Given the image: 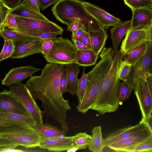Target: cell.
<instances>
[{
  "instance_id": "obj_17",
  "label": "cell",
  "mask_w": 152,
  "mask_h": 152,
  "mask_svg": "<svg viewBox=\"0 0 152 152\" xmlns=\"http://www.w3.org/2000/svg\"><path fill=\"white\" fill-rule=\"evenodd\" d=\"M0 111L23 114L26 111L10 91L0 92Z\"/></svg>"
},
{
  "instance_id": "obj_27",
  "label": "cell",
  "mask_w": 152,
  "mask_h": 152,
  "mask_svg": "<svg viewBox=\"0 0 152 152\" xmlns=\"http://www.w3.org/2000/svg\"><path fill=\"white\" fill-rule=\"evenodd\" d=\"M91 138V135L86 132L78 133L73 136L72 147H76L79 150L85 149L89 146Z\"/></svg>"
},
{
  "instance_id": "obj_54",
  "label": "cell",
  "mask_w": 152,
  "mask_h": 152,
  "mask_svg": "<svg viewBox=\"0 0 152 152\" xmlns=\"http://www.w3.org/2000/svg\"><path fill=\"white\" fill-rule=\"evenodd\" d=\"M79 150L78 148L75 147H73L66 150L67 152H75Z\"/></svg>"
},
{
  "instance_id": "obj_24",
  "label": "cell",
  "mask_w": 152,
  "mask_h": 152,
  "mask_svg": "<svg viewBox=\"0 0 152 152\" xmlns=\"http://www.w3.org/2000/svg\"><path fill=\"white\" fill-rule=\"evenodd\" d=\"M98 55L91 49L85 50H77L76 62L80 66H88L95 65Z\"/></svg>"
},
{
  "instance_id": "obj_52",
  "label": "cell",
  "mask_w": 152,
  "mask_h": 152,
  "mask_svg": "<svg viewBox=\"0 0 152 152\" xmlns=\"http://www.w3.org/2000/svg\"><path fill=\"white\" fill-rule=\"evenodd\" d=\"M144 121L148 125L150 130L152 131V115L146 118H142Z\"/></svg>"
},
{
  "instance_id": "obj_16",
  "label": "cell",
  "mask_w": 152,
  "mask_h": 152,
  "mask_svg": "<svg viewBox=\"0 0 152 152\" xmlns=\"http://www.w3.org/2000/svg\"><path fill=\"white\" fill-rule=\"evenodd\" d=\"M152 137V131L147 128L140 133L124 140L112 143L107 147L115 152L132 146Z\"/></svg>"
},
{
  "instance_id": "obj_11",
  "label": "cell",
  "mask_w": 152,
  "mask_h": 152,
  "mask_svg": "<svg viewBox=\"0 0 152 152\" xmlns=\"http://www.w3.org/2000/svg\"><path fill=\"white\" fill-rule=\"evenodd\" d=\"M147 128L149 127L142 118L138 124L119 129L112 133L103 139V148L107 147L112 143L137 134Z\"/></svg>"
},
{
  "instance_id": "obj_44",
  "label": "cell",
  "mask_w": 152,
  "mask_h": 152,
  "mask_svg": "<svg viewBox=\"0 0 152 152\" xmlns=\"http://www.w3.org/2000/svg\"><path fill=\"white\" fill-rule=\"evenodd\" d=\"M17 145L12 144L2 147L0 148L1 152H24L26 151L20 149H16Z\"/></svg>"
},
{
  "instance_id": "obj_34",
  "label": "cell",
  "mask_w": 152,
  "mask_h": 152,
  "mask_svg": "<svg viewBox=\"0 0 152 152\" xmlns=\"http://www.w3.org/2000/svg\"><path fill=\"white\" fill-rule=\"evenodd\" d=\"M131 65L125 61L122 60L118 71V77L120 80L123 81L129 74Z\"/></svg>"
},
{
  "instance_id": "obj_10",
  "label": "cell",
  "mask_w": 152,
  "mask_h": 152,
  "mask_svg": "<svg viewBox=\"0 0 152 152\" xmlns=\"http://www.w3.org/2000/svg\"><path fill=\"white\" fill-rule=\"evenodd\" d=\"M82 2L88 12L104 29H107L110 26H114L123 22L97 5L83 1Z\"/></svg>"
},
{
  "instance_id": "obj_39",
  "label": "cell",
  "mask_w": 152,
  "mask_h": 152,
  "mask_svg": "<svg viewBox=\"0 0 152 152\" xmlns=\"http://www.w3.org/2000/svg\"><path fill=\"white\" fill-rule=\"evenodd\" d=\"M54 40H44L42 46L41 53L43 56L47 55L51 50L54 43Z\"/></svg>"
},
{
  "instance_id": "obj_18",
  "label": "cell",
  "mask_w": 152,
  "mask_h": 152,
  "mask_svg": "<svg viewBox=\"0 0 152 152\" xmlns=\"http://www.w3.org/2000/svg\"><path fill=\"white\" fill-rule=\"evenodd\" d=\"M88 32L90 40L91 50L98 55L105 45L108 36L107 32L101 26L97 29Z\"/></svg>"
},
{
  "instance_id": "obj_26",
  "label": "cell",
  "mask_w": 152,
  "mask_h": 152,
  "mask_svg": "<svg viewBox=\"0 0 152 152\" xmlns=\"http://www.w3.org/2000/svg\"><path fill=\"white\" fill-rule=\"evenodd\" d=\"M91 136V140L88 147L89 150L93 152H102L103 139L100 126H96L93 129Z\"/></svg>"
},
{
  "instance_id": "obj_38",
  "label": "cell",
  "mask_w": 152,
  "mask_h": 152,
  "mask_svg": "<svg viewBox=\"0 0 152 152\" xmlns=\"http://www.w3.org/2000/svg\"><path fill=\"white\" fill-rule=\"evenodd\" d=\"M23 2L31 10L37 13H41L38 0H23Z\"/></svg>"
},
{
  "instance_id": "obj_3",
  "label": "cell",
  "mask_w": 152,
  "mask_h": 152,
  "mask_svg": "<svg viewBox=\"0 0 152 152\" xmlns=\"http://www.w3.org/2000/svg\"><path fill=\"white\" fill-rule=\"evenodd\" d=\"M53 41L51 50L44 56L47 62L64 65L76 62L77 49L71 41L62 37Z\"/></svg>"
},
{
  "instance_id": "obj_22",
  "label": "cell",
  "mask_w": 152,
  "mask_h": 152,
  "mask_svg": "<svg viewBox=\"0 0 152 152\" xmlns=\"http://www.w3.org/2000/svg\"><path fill=\"white\" fill-rule=\"evenodd\" d=\"M10 13L14 16L23 18L50 21L42 14L38 13L32 10L25 5L23 2L16 8L10 10Z\"/></svg>"
},
{
  "instance_id": "obj_23",
  "label": "cell",
  "mask_w": 152,
  "mask_h": 152,
  "mask_svg": "<svg viewBox=\"0 0 152 152\" xmlns=\"http://www.w3.org/2000/svg\"><path fill=\"white\" fill-rule=\"evenodd\" d=\"M39 133L41 139L57 137H63L65 131L47 124H37L33 126Z\"/></svg>"
},
{
  "instance_id": "obj_46",
  "label": "cell",
  "mask_w": 152,
  "mask_h": 152,
  "mask_svg": "<svg viewBox=\"0 0 152 152\" xmlns=\"http://www.w3.org/2000/svg\"><path fill=\"white\" fill-rule=\"evenodd\" d=\"M80 41L89 49H91V42L88 31H86L84 32Z\"/></svg>"
},
{
  "instance_id": "obj_1",
  "label": "cell",
  "mask_w": 152,
  "mask_h": 152,
  "mask_svg": "<svg viewBox=\"0 0 152 152\" xmlns=\"http://www.w3.org/2000/svg\"><path fill=\"white\" fill-rule=\"evenodd\" d=\"M113 49L104 48L100 54L101 60L87 73L88 80L81 101L77 106V110L85 114L91 108L96 99L102 82L111 63Z\"/></svg>"
},
{
  "instance_id": "obj_35",
  "label": "cell",
  "mask_w": 152,
  "mask_h": 152,
  "mask_svg": "<svg viewBox=\"0 0 152 152\" xmlns=\"http://www.w3.org/2000/svg\"><path fill=\"white\" fill-rule=\"evenodd\" d=\"M19 125L0 117V135Z\"/></svg>"
},
{
  "instance_id": "obj_8",
  "label": "cell",
  "mask_w": 152,
  "mask_h": 152,
  "mask_svg": "<svg viewBox=\"0 0 152 152\" xmlns=\"http://www.w3.org/2000/svg\"><path fill=\"white\" fill-rule=\"evenodd\" d=\"M44 40L40 38L25 36L13 40L14 50L10 58H22L34 54L41 53Z\"/></svg>"
},
{
  "instance_id": "obj_48",
  "label": "cell",
  "mask_w": 152,
  "mask_h": 152,
  "mask_svg": "<svg viewBox=\"0 0 152 152\" xmlns=\"http://www.w3.org/2000/svg\"><path fill=\"white\" fill-rule=\"evenodd\" d=\"M10 41V40H9L4 39V45L2 50L0 53V62L3 60V57L7 51Z\"/></svg>"
},
{
  "instance_id": "obj_41",
  "label": "cell",
  "mask_w": 152,
  "mask_h": 152,
  "mask_svg": "<svg viewBox=\"0 0 152 152\" xmlns=\"http://www.w3.org/2000/svg\"><path fill=\"white\" fill-rule=\"evenodd\" d=\"M3 4L10 10L18 7L20 4L21 0H1Z\"/></svg>"
},
{
  "instance_id": "obj_53",
  "label": "cell",
  "mask_w": 152,
  "mask_h": 152,
  "mask_svg": "<svg viewBox=\"0 0 152 152\" xmlns=\"http://www.w3.org/2000/svg\"><path fill=\"white\" fill-rule=\"evenodd\" d=\"M152 25L147 30L146 42H152Z\"/></svg>"
},
{
  "instance_id": "obj_4",
  "label": "cell",
  "mask_w": 152,
  "mask_h": 152,
  "mask_svg": "<svg viewBox=\"0 0 152 152\" xmlns=\"http://www.w3.org/2000/svg\"><path fill=\"white\" fill-rule=\"evenodd\" d=\"M12 144L26 148L39 146L41 138L39 133L33 126H18L0 135Z\"/></svg>"
},
{
  "instance_id": "obj_43",
  "label": "cell",
  "mask_w": 152,
  "mask_h": 152,
  "mask_svg": "<svg viewBox=\"0 0 152 152\" xmlns=\"http://www.w3.org/2000/svg\"><path fill=\"white\" fill-rule=\"evenodd\" d=\"M59 0H38L39 6L42 11L45 10L49 7L55 4Z\"/></svg>"
},
{
  "instance_id": "obj_29",
  "label": "cell",
  "mask_w": 152,
  "mask_h": 152,
  "mask_svg": "<svg viewBox=\"0 0 152 152\" xmlns=\"http://www.w3.org/2000/svg\"><path fill=\"white\" fill-rule=\"evenodd\" d=\"M88 75L85 72V67L83 69L82 76L80 79H78L76 89V94L79 102H80L83 97L87 85Z\"/></svg>"
},
{
  "instance_id": "obj_49",
  "label": "cell",
  "mask_w": 152,
  "mask_h": 152,
  "mask_svg": "<svg viewBox=\"0 0 152 152\" xmlns=\"http://www.w3.org/2000/svg\"><path fill=\"white\" fill-rule=\"evenodd\" d=\"M73 42L77 50H85L90 49L80 41H74Z\"/></svg>"
},
{
  "instance_id": "obj_36",
  "label": "cell",
  "mask_w": 152,
  "mask_h": 152,
  "mask_svg": "<svg viewBox=\"0 0 152 152\" xmlns=\"http://www.w3.org/2000/svg\"><path fill=\"white\" fill-rule=\"evenodd\" d=\"M10 10L3 4L1 0L0 1V32L4 28V24Z\"/></svg>"
},
{
  "instance_id": "obj_31",
  "label": "cell",
  "mask_w": 152,
  "mask_h": 152,
  "mask_svg": "<svg viewBox=\"0 0 152 152\" xmlns=\"http://www.w3.org/2000/svg\"><path fill=\"white\" fill-rule=\"evenodd\" d=\"M132 91V89L124 82L120 83L118 89V97L120 104L128 99Z\"/></svg>"
},
{
  "instance_id": "obj_13",
  "label": "cell",
  "mask_w": 152,
  "mask_h": 152,
  "mask_svg": "<svg viewBox=\"0 0 152 152\" xmlns=\"http://www.w3.org/2000/svg\"><path fill=\"white\" fill-rule=\"evenodd\" d=\"M40 70L41 69L35 68L32 65L13 68L6 75L4 78L2 80L1 84L9 86L13 83L20 82Z\"/></svg>"
},
{
  "instance_id": "obj_6",
  "label": "cell",
  "mask_w": 152,
  "mask_h": 152,
  "mask_svg": "<svg viewBox=\"0 0 152 152\" xmlns=\"http://www.w3.org/2000/svg\"><path fill=\"white\" fill-rule=\"evenodd\" d=\"M18 24L16 31L29 33H55L62 35L64 29L55 23L50 21L23 18L15 16Z\"/></svg>"
},
{
  "instance_id": "obj_50",
  "label": "cell",
  "mask_w": 152,
  "mask_h": 152,
  "mask_svg": "<svg viewBox=\"0 0 152 152\" xmlns=\"http://www.w3.org/2000/svg\"><path fill=\"white\" fill-rule=\"evenodd\" d=\"M145 79L148 85L150 93L152 94V75L150 74L145 78Z\"/></svg>"
},
{
  "instance_id": "obj_20",
  "label": "cell",
  "mask_w": 152,
  "mask_h": 152,
  "mask_svg": "<svg viewBox=\"0 0 152 152\" xmlns=\"http://www.w3.org/2000/svg\"><path fill=\"white\" fill-rule=\"evenodd\" d=\"M64 71L66 72L67 80V92L72 96L76 94L77 76L80 72V66L76 63L65 64Z\"/></svg>"
},
{
  "instance_id": "obj_2",
  "label": "cell",
  "mask_w": 152,
  "mask_h": 152,
  "mask_svg": "<svg viewBox=\"0 0 152 152\" xmlns=\"http://www.w3.org/2000/svg\"><path fill=\"white\" fill-rule=\"evenodd\" d=\"M56 19L68 26L79 21L87 31L96 29L101 26L79 0H59L52 7Z\"/></svg>"
},
{
  "instance_id": "obj_45",
  "label": "cell",
  "mask_w": 152,
  "mask_h": 152,
  "mask_svg": "<svg viewBox=\"0 0 152 152\" xmlns=\"http://www.w3.org/2000/svg\"><path fill=\"white\" fill-rule=\"evenodd\" d=\"M82 25L79 21H77L68 26L67 30L72 32V36H73Z\"/></svg>"
},
{
  "instance_id": "obj_12",
  "label": "cell",
  "mask_w": 152,
  "mask_h": 152,
  "mask_svg": "<svg viewBox=\"0 0 152 152\" xmlns=\"http://www.w3.org/2000/svg\"><path fill=\"white\" fill-rule=\"evenodd\" d=\"M147 30L130 28L123 40L120 50L124 54L128 53L143 42H146Z\"/></svg>"
},
{
  "instance_id": "obj_7",
  "label": "cell",
  "mask_w": 152,
  "mask_h": 152,
  "mask_svg": "<svg viewBox=\"0 0 152 152\" xmlns=\"http://www.w3.org/2000/svg\"><path fill=\"white\" fill-rule=\"evenodd\" d=\"M146 52L134 64L131 65L130 71L122 81L132 89L136 81L140 78H145L152 74V42H146Z\"/></svg>"
},
{
  "instance_id": "obj_5",
  "label": "cell",
  "mask_w": 152,
  "mask_h": 152,
  "mask_svg": "<svg viewBox=\"0 0 152 152\" xmlns=\"http://www.w3.org/2000/svg\"><path fill=\"white\" fill-rule=\"evenodd\" d=\"M8 86L11 93L34 119L37 124H43L42 111L25 85L20 82Z\"/></svg>"
},
{
  "instance_id": "obj_40",
  "label": "cell",
  "mask_w": 152,
  "mask_h": 152,
  "mask_svg": "<svg viewBox=\"0 0 152 152\" xmlns=\"http://www.w3.org/2000/svg\"><path fill=\"white\" fill-rule=\"evenodd\" d=\"M67 86L66 73L64 71L61 75L60 83V89L62 94L67 92Z\"/></svg>"
},
{
  "instance_id": "obj_30",
  "label": "cell",
  "mask_w": 152,
  "mask_h": 152,
  "mask_svg": "<svg viewBox=\"0 0 152 152\" xmlns=\"http://www.w3.org/2000/svg\"><path fill=\"white\" fill-rule=\"evenodd\" d=\"M132 10L140 8L152 9V0H124Z\"/></svg>"
},
{
  "instance_id": "obj_33",
  "label": "cell",
  "mask_w": 152,
  "mask_h": 152,
  "mask_svg": "<svg viewBox=\"0 0 152 152\" xmlns=\"http://www.w3.org/2000/svg\"><path fill=\"white\" fill-rule=\"evenodd\" d=\"M18 32L23 36L37 38L44 40L47 39L55 40L57 39V36L58 35L55 33H29Z\"/></svg>"
},
{
  "instance_id": "obj_47",
  "label": "cell",
  "mask_w": 152,
  "mask_h": 152,
  "mask_svg": "<svg viewBox=\"0 0 152 152\" xmlns=\"http://www.w3.org/2000/svg\"><path fill=\"white\" fill-rule=\"evenodd\" d=\"M14 46L12 40H10L7 51L4 55L3 60L10 57L14 51Z\"/></svg>"
},
{
  "instance_id": "obj_21",
  "label": "cell",
  "mask_w": 152,
  "mask_h": 152,
  "mask_svg": "<svg viewBox=\"0 0 152 152\" xmlns=\"http://www.w3.org/2000/svg\"><path fill=\"white\" fill-rule=\"evenodd\" d=\"M131 25V20H129L123 22L110 28V37L114 50H117L121 40L130 28Z\"/></svg>"
},
{
  "instance_id": "obj_19",
  "label": "cell",
  "mask_w": 152,
  "mask_h": 152,
  "mask_svg": "<svg viewBox=\"0 0 152 152\" xmlns=\"http://www.w3.org/2000/svg\"><path fill=\"white\" fill-rule=\"evenodd\" d=\"M0 117L20 126H34L37 124L27 112L23 114L0 111Z\"/></svg>"
},
{
  "instance_id": "obj_15",
  "label": "cell",
  "mask_w": 152,
  "mask_h": 152,
  "mask_svg": "<svg viewBox=\"0 0 152 152\" xmlns=\"http://www.w3.org/2000/svg\"><path fill=\"white\" fill-rule=\"evenodd\" d=\"M132 11V16L130 28L147 30L152 25V9L140 8Z\"/></svg>"
},
{
  "instance_id": "obj_25",
  "label": "cell",
  "mask_w": 152,
  "mask_h": 152,
  "mask_svg": "<svg viewBox=\"0 0 152 152\" xmlns=\"http://www.w3.org/2000/svg\"><path fill=\"white\" fill-rule=\"evenodd\" d=\"M148 45L146 42L142 43L130 52L123 54V59L132 65L134 64L146 52Z\"/></svg>"
},
{
  "instance_id": "obj_42",
  "label": "cell",
  "mask_w": 152,
  "mask_h": 152,
  "mask_svg": "<svg viewBox=\"0 0 152 152\" xmlns=\"http://www.w3.org/2000/svg\"><path fill=\"white\" fill-rule=\"evenodd\" d=\"M86 31L87 30L84 26L82 24L75 35L71 36L72 41L73 42L76 41H80L84 32Z\"/></svg>"
},
{
  "instance_id": "obj_37",
  "label": "cell",
  "mask_w": 152,
  "mask_h": 152,
  "mask_svg": "<svg viewBox=\"0 0 152 152\" xmlns=\"http://www.w3.org/2000/svg\"><path fill=\"white\" fill-rule=\"evenodd\" d=\"M4 27L14 30L18 29V25L15 16L10 13L8 14L4 24Z\"/></svg>"
},
{
  "instance_id": "obj_32",
  "label": "cell",
  "mask_w": 152,
  "mask_h": 152,
  "mask_svg": "<svg viewBox=\"0 0 152 152\" xmlns=\"http://www.w3.org/2000/svg\"><path fill=\"white\" fill-rule=\"evenodd\" d=\"M23 35L18 31L4 28L0 32V36L4 39L13 40Z\"/></svg>"
},
{
  "instance_id": "obj_9",
  "label": "cell",
  "mask_w": 152,
  "mask_h": 152,
  "mask_svg": "<svg viewBox=\"0 0 152 152\" xmlns=\"http://www.w3.org/2000/svg\"><path fill=\"white\" fill-rule=\"evenodd\" d=\"M138 102L142 118H146L152 113V95L145 78H139L132 88Z\"/></svg>"
},
{
  "instance_id": "obj_51",
  "label": "cell",
  "mask_w": 152,
  "mask_h": 152,
  "mask_svg": "<svg viewBox=\"0 0 152 152\" xmlns=\"http://www.w3.org/2000/svg\"><path fill=\"white\" fill-rule=\"evenodd\" d=\"M12 144L8 140L0 137V148Z\"/></svg>"
},
{
  "instance_id": "obj_55",
  "label": "cell",
  "mask_w": 152,
  "mask_h": 152,
  "mask_svg": "<svg viewBox=\"0 0 152 152\" xmlns=\"http://www.w3.org/2000/svg\"><path fill=\"white\" fill-rule=\"evenodd\" d=\"M1 0H0V1H1Z\"/></svg>"
},
{
  "instance_id": "obj_28",
  "label": "cell",
  "mask_w": 152,
  "mask_h": 152,
  "mask_svg": "<svg viewBox=\"0 0 152 152\" xmlns=\"http://www.w3.org/2000/svg\"><path fill=\"white\" fill-rule=\"evenodd\" d=\"M152 137L135 145L125 148L121 152H152Z\"/></svg>"
},
{
  "instance_id": "obj_14",
  "label": "cell",
  "mask_w": 152,
  "mask_h": 152,
  "mask_svg": "<svg viewBox=\"0 0 152 152\" xmlns=\"http://www.w3.org/2000/svg\"><path fill=\"white\" fill-rule=\"evenodd\" d=\"M73 136L57 137L42 139L39 147L49 151H66L72 147Z\"/></svg>"
}]
</instances>
